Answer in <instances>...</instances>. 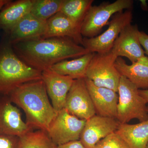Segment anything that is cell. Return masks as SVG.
<instances>
[{
  "label": "cell",
  "mask_w": 148,
  "mask_h": 148,
  "mask_svg": "<svg viewBox=\"0 0 148 148\" xmlns=\"http://www.w3.org/2000/svg\"><path fill=\"white\" fill-rule=\"evenodd\" d=\"M132 10H125L114 15L109 27L101 34L91 38H83L82 46L88 52L106 53L112 49L114 42L125 27L131 24Z\"/></svg>",
  "instance_id": "obj_7"
},
{
  "label": "cell",
  "mask_w": 148,
  "mask_h": 148,
  "mask_svg": "<svg viewBox=\"0 0 148 148\" xmlns=\"http://www.w3.org/2000/svg\"><path fill=\"white\" fill-rule=\"evenodd\" d=\"M42 79V72L21 61L6 36L0 45V95L8 96L27 83Z\"/></svg>",
  "instance_id": "obj_3"
},
{
  "label": "cell",
  "mask_w": 148,
  "mask_h": 148,
  "mask_svg": "<svg viewBox=\"0 0 148 148\" xmlns=\"http://www.w3.org/2000/svg\"><path fill=\"white\" fill-rule=\"evenodd\" d=\"M94 148H129L116 132H112L99 141Z\"/></svg>",
  "instance_id": "obj_24"
},
{
  "label": "cell",
  "mask_w": 148,
  "mask_h": 148,
  "mask_svg": "<svg viewBox=\"0 0 148 148\" xmlns=\"http://www.w3.org/2000/svg\"><path fill=\"white\" fill-rule=\"evenodd\" d=\"M116 68L121 76L125 77L139 89L148 88V57L144 56L128 65L122 57L116 61Z\"/></svg>",
  "instance_id": "obj_17"
},
{
  "label": "cell",
  "mask_w": 148,
  "mask_h": 148,
  "mask_svg": "<svg viewBox=\"0 0 148 148\" xmlns=\"http://www.w3.org/2000/svg\"><path fill=\"white\" fill-rule=\"evenodd\" d=\"M119 124L115 119L95 115L86 121L79 140L84 148H94L99 141L116 132Z\"/></svg>",
  "instance_id": "obj_12"
},
{
  "label": "cell",
  "mask_w": 148,
  "mask_h": 148,
  "mask_svg": "<svg viewBox=\"0 0 148 148\" xmlns=\"http://www.w3.org/2000/svg\"><path fill=\"white\" fill-rule=\"evenodd\" d=\"M133 5L132 0H117L91 6L81 24L82 35L86 38L96 36L112 16L123 11L132 10Z\"/></svg>",
  "instance_id": "obj_5"
},
{
  "label": "cell",
  "mask_w": 148,
  "mask_h": 148,
  "mask_svg": "<svg viewBox=\"0 0 148 148\" xmlns=\"http://www.w3.org/2000/svg\"><path fill=\"white\" fill-rule=\"evenodd\" d=\"M81 27V25L58 12L47 20L46 32L42 38H67L82 46Z\"/></svg>",
  "instance_id": "obj_16"
},
{
  "label": "cell",
  "mask_w": 148,
  "mask_h": 148,
  "mask_svg": "<svg viewBox=\"0 0 148 148\" xmlns=\"http://www.w3.org/2000/svg\"><path fill=\"white\" fill-rule=\"evenodd\" d=\"M139 32L137 25H127L121 32L111 51L117 57H126L132 63L145 56L139 40Z\"/></svg>",
  "instance_id": "obj_11"
},
{
  "label": "cell",
  "mask_w": 148,
  "mask_h": 148,
  "mask_svg": "<svg viewBox=\"0 0 148 148\" xmlns=\"http://www.w3.org/2000/svg\"><path fill=\"white\" fill-rule=\"evenodd\" d=\"M8 96L12 103L23 110L26 115L25 122L31 129L47 132L58 112L49 101L42 79L24 84Z\"/></svg>",
  "instance_id": "obj_2"
},
{
  "label": "cell",
  "mask_w": 148,
  "mask_h": 148,
  "mask_svg": "<svg viewBox=\"0 0 148 148\" xmlns=\"http://www.w3.org/2000/svg\"><path fill=\"white\" fill-rule=\"evenodd\" d=\"M42 79L54 109L58 112L64 109L67 94L75 79L56 73L50 69L42 72Z\"/></svg>",
  "instance_id": "obj_13"
},
{
  "label": "cell",
  "mask_w": 148,
  "mask_h": 148,
  "mask_svg": "<svg viewBox=\"0 0 148 148\" xmlns=\"http://www.w3.org/2000/svg\"><path fill=\"white\" fill-rule=\"evenodd\" d=\"M8 95H0V135L20 137L32 131Z\"/></svg>",
  "instance_id": "obj_10"
},
{
  "label": "cell",
  "mask_w": 148,
  "mask_h": 148,
  "mask_svg": "<svg viewBox=\"0 0 148 148\" xmlns=\"http://www.w3.org/2000/svg\"><path fill=\"white\" fill-rule=\"evenodd\" d=\"M93 0H64L60 12L81 25Z\"/></svg>",
  "instance_id": "obj_21"
},
{
  "label": "cell",
  "mask_w": 148,
  "mask_h": 148,
  "mask_svg": "<svg viewBox=\"0 0 148 148\" xmlns=\"http://www.w3.org/2000/svg\"><path fill=\"white\" fill-rule=\"evenodd\" d=\"M116 132L129 148H146L148 143V120L135 124L119 123Z\"/></svg>",
  "instance_id": "obj_19"
},
{
  "label": "cell",
  "mask_w": 148,
  "mask_h": 148,
  "mask_svg": "<svg viewBox=\"0 0 148 148\" xmlns=\"http://www.w3.org/2000/svg\"><path fill=\"white\" fill-rule=\"evenodd\" d=\"M55 148H84L80 140L73 141L56 146Z\"/></svg>",
  "instance_id": "obj_27"
},
{
  "label": "cell",
  "mask_w": 148,
  "mask_h": 148,
  "mask_svg": "<svg viewBox=\"0 0 148 148\" xmlns=\"http://www.w3.org/2000/svg\"><path fill=\"white\" fill-rule=\"evenodd\" d=\"M95 53L89 52L71 60H64L51 66L49 69L56 73L70 77L74 79H84Z\"/></svg>",
  "instance_id": "obj_20"
},
{
  "label": "cell",
  "mask_w": 148,
  "mask_h": 148,
  "mask_svg": "<svg viewBox=\"0 0 148 148\" xmlns=\"http://www.w3.org/2000/svg\"><path fill=\"white\" fill-rule=\"evenodd\" d=\"M64 0H34L31 14L43 21H47L60 12Z\"/></svg>",
  "instance_id": "obj_23"
},
{
  "label": "cell",
  "mask_w": 148,
  "mask_h": 148,
  "mask_svg": "<svg viewBox=\"0 0 148 148\" xmlns=\"http://www.w3.org/2000/svg\"><path fill=\"white\" fill-rule=\"evenodd\" d=\"M12 45L21 61L41 72L61 61L89 53L82 45L67 38H40Z\"/></svg>",
  "instance_id": "obj_1"
},
{
  "label": "cell",
  "mask_w": 148,
  "mask_h": 148,
  "mask_svg": "<svg viewBox=\"0 0 148 148\" xmlns=\"http://www.w3.org/2000/svg\"><path fill=\"white\" fill-rule=\"evenodd\" d=\"M117 58L111 51L106 53H95L88 68L85 78L96 86L118 92L121 76L115 65Z\"/></svg>",
  "instance_id": "obj_6"
},
{
  "label": "cell",
  "mask_w": 148,
  "mask_h": 148,
  "mask_svg": "<svg viewBox=\"0 0 148 148\" xmlns=\"http://www.w3.org/2000/svg\"><path fill=\"white\" fill-rule=\"evenodd\" d=\"M10 0H0V7H3Z\"/></svg>",
  "instance_id": "obj_30"
},
{
  "label": "cell",
  "mask_w": 148,
  "mask_h": 148,
  "mask_svg": "<svg viewBox=\"0 0 148 148\" xmlns=\"http://www.w3.org/2000/svg\"><path fill=\"white\" fill-rule=\"evenodd\" d=\"M84 79L97 115L116 119L119 100L117 92L107 88L96 86L86 78Z\"/></svg>",
  "instance_id": "obj_14"
},
{
  "label": "cell",
  "mask_w": 148,
  "mask_h": 148,
  "mask_svg": "<svg viewBox=\"0 0 148 148\" xmlns=\"http://www.w3.org/2000/svg\"><path fill=\"white\" fill-rule=\"evenodd\" d=\"M47 28V21L37 18L30 13L6 34L11 44L42 38Z\"/></svg>",
  "instance_id": "obj_15"
},
{
  "label": "cell",
  "mask_w": 148,
  "mask_h": 148,
  "mask_svg": "<svg viewBox=\"0 0 148 148\" xmlns=\"http://www.w3.org/2000/svg\"><path fill=\"white\" fill-rule=\"evenodd\" d=\"M34 0L10 1L0 11V27L6 34L31 13Z\"/></svg>",
  "instance_id": "obj_18"
},
{
  "label": "cell",
  "mask_w": 148,
  "mask_h": 148,
  "mask_svg": "<svg viewBox=\"0 0 148 148\" xmlns=\"http://www.w3.org/2000/svg\"><path fill=\"white\" fill-rule=\"evenodd\" d=\"M19 137L0 135V148H18Z\"/></svg>",
  "instance_id": "obj_25"
},
{
  "label": "cell",
  "mask_w": 148,
  "mask_h": 148,
  "mask_svg": "<svg viewBox=\"0 0 148 148\" xmlns=\"http://www.w3.org/2000/svg\"><path fill=\"white\" fill-rule=\"evenodd\" d=\"M3 7H0V11H1V8H2ZM0 29H1V27H0Z\"/></svg>",
  "instance_id": "obj_32"
},
{
  "label": "cell",
  "mask_w": 148,
  "mask_h": 148,
  "mask_svg": "<svg viewBox=\"0 0 148 148\" xmlns=\"http://www.w3.org/2000/svg\"><path fill=\"white\" fill-rule=\"evenodd\" d=\"M64 109L79 119L87 120L96 114L84 79L74 80L66 97Z\"/></svg>",
  "instance_id": "obj_9"
},
{
  "label": "cell",
  "mask_w": 148,
  "mask_h": 148,
  "mask_svg": "<svg viewBox=\"0 0 148 148\" xmlns=\"http://www.w3.org/2000/svg\"><path fill=\"white\" fill-rule=\"evenodd\" d=\"M139 90L129 80L121 76L118 90L116 117L120 123H127L133 119H138L140 122L148 120L147 103Z\"/></svg>",
  "instance_id": "obj_4"
},
{
  "label": "cell",
  "mask_w": 148,
  "mask_h": 148,
  "mask_svg": "<svg viewBox=\"0 0 148 148\" xmlns=\"http://www.w3.org/2000/svg\"><path fill=\"white\" fill-rule=\"evenodd\" d=\"M86 121L74 116L64 108L58 111L47 132L56 146L79 140Z\"/></svg>",
  "instance_id": "obj_8"
},
{
  "label": "cell",
  "mask_w": 148,
  "mask_h": 148,
  "mask_svg": "<svg viewBox=\"0 0 148 148\" xmlns=\"http://www.w3.org/2000/svg\"><path fill=\"white\" fill-rule=\"evenodd\" d=\"M18 148H55L48 133L44 130H32L19 137Z\"/></svg>",
  "instance_id": "obj_22"
},
{
  "label": "cell",
  "mask_w": 148,
  "mask_h": 148,
  "mask_svg": "<svg viewBox=\"0 0 148 148\" xmlns=\"http://www.w3.org/2000/svg\"><path fill=\"white\" fill-rule=\"evenodd\" d=\"M139 38L140 44L145 49V53L148 56V35L145 32L140 31Z\"/></svg>",
  "instance_id": "obj_26"
},
{
  "label": "cell",
  "mask_w": 148,
  "mask_h": 148,
  "mask_svg": "<svg viewBox=\"0 0 148 148\" xmlns=\"http://www.w3.org/2000/svg\"><path fill=\"white\" fill-rule=\"evenodd\" d=\"M140 2L141 3V6L143 9H144L145 10H146L147 9V2L145 1H140Z\"/></svg>",
  "instance_id": "obj_29"
},
{
  "label": "cell",
  "mask_w": 148,
  "mask_h": 148,
  "mask_svg": "<svg viewBox=\"0 0 148 148\" xmlns=\"http://www.w3.org/2000/svg\"><path fill=\"white\" fill-rule=\"evenodd\" d=\"M146 148H148V143L147 145V146H146Z\"/></svg>",
  "instance_id": "obj_31"
},
{
  "label": "cell",
  "mask_w": 148,
  "mask_h": 148,
  "mask_svg": "<svg viewBox=\"0 0 148 148\" xmlns=\"http://www.w3.org/2000/svg\"><path fill=\"white\" fill-rule=\"evenodd\" d=\"M139 93L141 96L147 102V103H148V89H139Z\"/></svg>",
  "instance_id": "obj_28"
}]
</instances>
